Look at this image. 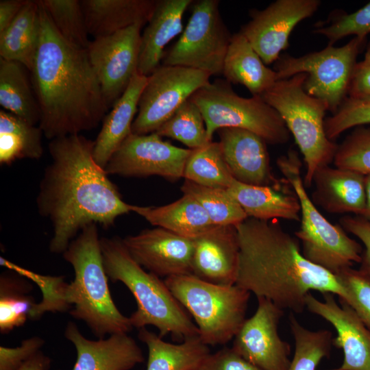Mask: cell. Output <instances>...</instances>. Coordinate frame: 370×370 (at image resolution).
<instances>
[{
  "mask_svg": "<svg viewBox=\"0 0 370 370\" xmlns=\"http://www.w3.org/2000/svg\"><path fill=\"white\" fill-rule=\"evenodd\" d=\"M95 140L80 134L50 140L51 162L39 186V214L53 227L51 252L63 254L76 234L95 223L107 229L131 212L117 187L93 156Z\"/></svg>",
  "mask_w": 370,
  "mask_h": 370,
  "instance_id": "1",
  "label": "cell"
},
{
  "mask_svg": "<svg viewBox=\"0 0 370 370\" xmlns=\"http://www.w3.org/2000/svg\"><path fill=\"white\" fill-rule=\"evenodd\" d=\"M40 37L32 71L38 126L49 140L99 125L109 107L87 50L64 39L38 1Z\"/></svg>",
  "mask_w": 370,
  "mask_h": 370,
  "instance_id": "2",
  "label": "cell"
},
{
  "mask_svg": "<svg viewBox=\"0 0 370 370\" xmlns=\"http://www.w3.org/2000/svg\"><path fill=\"white\" fill-rule=\"evenodd\" d=\"M236 228L239 287L295 313L304 311L306 296L312 291L345 299L337 276L305 258L298 238L275 219L248 217Z\"/></svg>",
  "mask_w": 370,
  "mask_h": 370,
  "instance_id": "3",
  "label": "cell"
},
{
  "mask_svg": "<svg viewBox=\"0 0 370 370\" xmlns=\"http://www.w3.org/2000/svg\"><path fill=\"white\" fill-rule=\"evenodd\" d=\"M97 225L84 227L62 254L75 272L74 280L66 285L64 299L73 306L71 314L103 338L106 334H127L133 326L111 297Z\"/></svg>",
  "mask_w": 370,
  "mask_h": 370,
  "instance_id": "4",
  "label": "cell"
},
{
  "mask_svg": "<svg viewBox=\"0 0 370 370\" xmlns=\"http://www.w3.org/2000/svg\"><path fill=\"white\" fill-rule=\"evenodd\" d=\"M106 274L112 281L123 283L134 297L137 309L130 317L133 328L153 325L159 336L171 334L182 341L199 336V330L183 306L173 295L164 280L147 272L130 256L122 239L101 238Z\"/></svg>",
  "mask_w": 370,
  "mask_h": 370,
  "instance_id": "5",
  "label": "cell"
},
{
  "mask_svg": "<svg viewBox=\"0 0 370 370\" xmlns=\"http://www.w3.org/2000/svg\"><path fill=\"white\" fill-rule=\"evenodd\" d=\"M306 77L299 73L278 80L260 96L277 111L293 136L306 164L304 184L310 187L315 172L333 162L338 145L325 134L327 105L304 90Z\"/></svg>",
  "mask_w": 370,
  "mask_h": 370,
  "instance_id": "6",
  "label": "cell"
},
{
  "mask_svg": "<svg viewBox=\"0 0 370 370\" xmlns=\"http://www.w3.org/2000/svg\"><path fill=\"white\" fill-rule=\"evenodd\" d=\"M277 166L293 188L300 204L299 230L302 254L308 261L336 275L343 269L360 263L362 248L340 224H332L317 210L308 195L301 177V162L293 149L278 158Z\"/></svg>",
  "mask_w": 370,
  "mask_h": 370,
  "instance_id": "7",
  "label": "cell"
},
{
  "mask_svg": "<svg viewBox=\"0 0 370 370\" xmlns=\"http://www.w3.org/2000/svg\"><path fill=\"white\" fill-rule=\"evenodd\" d=\"M164 282L173 295L193 317L200 339L207 345H225L246 319L250 293L236 284H214L190 275Z\"/></svg>",
  "mask_w": 370,
  "mask_h": 370,
  "instance_id": "8",
  "label": "cell"
},
{
  "mask_svg": "<svg viewBox=\"0 0 370 370\" xmlns=\"http://www.w3.org/2000/svg\"><path fill=\"white\" fill-rule=\"evenodd\" d=\"M204 116L208 140L223 127L249 130L272 145L286 143L290 132L277 111L260 95L245 98L231 84L217 79L197 90L190 98Z\"/></svg>",
  "mask_w": 370,
  "mask_h": 370,
  "instance_id": "9",
  "label": "cell"
},
{
  "mask_svg": "<svg viewBox=\"0 0 370 370\" xmlns=\"http://www.w3.org/2000/svg\"><path fill=\"white\" fill-rule=\"evenodd\" d=\"M365 40L355 36L342 47L329 44L319 51L300 57L283 55L275 65L278 80L306 74L305 91L323 101L334 114L347 97L356 58Z\"/></svg>",
  "mask_w": 370,
  "mask_h": 370,
  "instance_id": "10",
  "label": "cell"
},
{
  "mask_svg": "<svg viewBox=\"0 0 370 370\" xmlns=\"http://www.w3.org/2000/svg\"><path fill=\"white\" fill-rule=\"evenodd\" d=\"M191 16L180 38L165 52L162 62L208 72L223 73L232 39L219 11V1H193Z\"/></svg>",
  "mask_w": 370,
  "mask_h": 370,
  "instance_id": "11",
  "label": "cell"
},
{
  "mask_svg": "<svg viewBox=\"0 0 370 370\" xmlns=\"http://www.w3.org/2000/svg\"><path fill=\"white\" fill-rule=\"evenodd\" d=\"M211 76L201 70L161 64L147 77L132 132H156L182 103L210 82Z\"/></svg>",
  "mask_w": 370,
  "mask_h": 370,
  "instance_id": "12",
  "label": "cell"
},
{
  "mask_svg": "<svg viewBox=\"0 0 370 370\" xmlns=\"http://www.w3.org/2000/svg\"><path fill=\"white\" fill-rule=\"evenodd\" d=\"M156 132H132L112 155L105 170L124 177L158 175L175 182L184 177L190 149L176 147Z\"/></svg>",
  "mask_w": 370,
  "mask_h": 370,
  "instance_id": "13",
  "label": "cell"
},
{
  "mask_svg": "<svg viewBox=\"0 0 370 370\" xmlns=\"http://www.w3.org/2000/svg\"><path fill=\"white\" fill-rule=\"evenodd\" d=\"M140 25L94 38L86 50L108 107L123 94L138 72Z\"/></svg>",
  "mask_w": 370,
  "mask_h": 370,
  "instance_id": "14",
  "label": "cell"
},
{
  "mask_svg": "<svg viewBox=\"0 0 370 370\" xmlns=\"http://www.w3.org/2000/svg\"><path fill=\"white\" fill-rule=\"evenodd\" d=\"M257 299L255 313L245 320L232 348L261 370H288L291 346L278 333L284 310L267 298Z\"/></svg>",
  "mask_w": 370,
  "mask_h": 370,
  "instance_id": "15",
  "label": "cell"
},
{
  "mask_svg": "<svg viewBox=\"0 0 370 370\" xmlns=\"http://www.w3.org/2000/svg\"><path fill=\"white\" fill-rule=\"evenodd\" d=\"M319 0H277L262 10L250 11L251 20L240 32L265 64L278 60L288 45L295 26L319 8Z\"/></svg>",
  "mask_w": 370,
  "mask_h": 370,
  "instance_id": "16",
  "label": "cell"
},
{
  "mask_svg": "<svg viewBox=\"0 0 370 370\" xmlns=\"http://www.w3.org/2000/svg\"><path fill=\"white\" fill-rule=\"evenodd\" d=\"M132 258L158 277L193 273L194 238L156 227L122 239Z\"/></svg>",
  "mask_w": 370,
  "mask_h": 370,
  "instance_id": "17",
  "label": "cell"
},
{
  "mask_svg": "<svg viewBox=\"0 0 370 370\" xmlns=\"http://www.w3.org/2000/svg\"><path fill=\"white\" fill-rule=\"evenodd\" d=\"M321 301L310 293L306 308L335 328L337 336L332 345L343 352L342 365L332 370H370V332L358 314L347 303L336 301L334 294H322Z\"/></svg>",
  "mask_w": 370,
  "mask_h": 370,
  "instance_id": "18",
  "label": "cell"
},
{
  "mask_svg": "<svg viewBox=\"0 0 370 370\" xmlns=\"http://www.w3.org/2000/svg\"><path fill=\"white\" fill-rule=\"evenodd\" d=\"M219 143L234 178L242 183L268 186L287 190L286 180H278L271 172L267 142L245 129H219Z\"/></svg>",
  "mask_w": 370,
  "mask_h": 370,
  "instance_id": "19",
  "label": "cell"
},
{
  "mask_svg": "<svg viewBox=\"0 0 370 370\" xmlns=\"http://www.w3.org/2000/svg\"><path fill=\"white\" fill-rule=\"evenodd\" d=\"M194 240L192 275L217 285L236 284L239 261L236 226L214 225Z\"/></svg>",
  "mask_w": 370,
  "mask_h": 370,
  "instance_id": "20",
  "label": "cell"
},
{
  "mask_svg": "<svg viewBox=\"0 0 370 370\" xmlns=\"http://www.w3.org/2000/svg\"><path fill=\"white\" fill-rule=\"evenodd\" d=\"M64 335L77 351L73 370H130L144 360L141 349L127 334H114L106 339L91 341L70 321Z\"/></svg>",
  "mask_w": 370,
  "mask_h": 370,
  "instance_id": "21",
  "label": "cell"
},
{
  "mask_svg": "<svg viewBox=\"0 0 370 370\" xmlns=\"http://www.w3.org/2000/svg\"><path fill=\"white\" fill-rule=\"evenodd\" d=\"M312 201L329 213L362 217L366 206L365 175L354 171L319 168L314 173Z\"/></svg>",
  "mask_w": 370,
  "mask_h": 370,
  "instance_id": "22",
  "label": "cell"
},
{
  "mask_svg": "<svg viewBox=\"0 0 370 370\" xmlns=\"http://www.w3.org/2000/svg\"><path fill=\"white\" fill-rule=\"evenodd\" d=\"M192 0H157L140 37L138 72L148 77L161 64L167 44L183 32L182 18Z\"/></svg>",
  "mask_w": 370,
  "mask_h": 370,
  "instance_id": "23",
  "label": "cell"
},
{
  "mask_svg": "<svg viewBox=\"0 0 370 370\" xmlns=\"http://www.w3.org/2000/svg\"><path fill=\"white\" fill-rule=\"evenodd\" d=\"M147 81V76L137 72L103 119L93 150L94 159L101 168L105 169L112 155L132 133L139 99Z\"/></svg>",
  "mask_w": 370,
  "mask_h": 370,
  "instance_id": "24",
  "label": "cell"
},
{
  "mask_svg": "<svg viewBox=\"0 0 370 370\" xmlns=\"http://www.w3.org/2000/svg\"><path fill=\"white\" fill-rule=\"evenodd\" d=\"M156 0L81 1L88 34L108 36L134 25L148 23Z\"/></svg>",
  "mask_w": 370,
  "mask_h": 370,
  "instance_id": "25",
  "label": "cell"
},
{
  "mask_svg": "<svg viewBox=\"0 0 370 370\" xmlns=\"http://www.w3.org/2000/svg\"><path fill=\"white\" fill-rule=\"evenodd\" d=\"M222 75L230 84L246 87L253 96H260L278 81L275 70L266 66L240 32L232 36Z\"/></svg>",
  "mask_w": 370,
  "mask_h": 370,
  "instance_id": "26",
  "label": "cell"
},
{
  "mask_svg": "<svg viewBox=\"0 0 370 370\" xmlns=\"http://www.w3.org/2000/svg\"><path fill=\"white\" fill-rule=\"evenodd\" d=\"M248 217L259 220L300 221V204L295 192L255 186L235 179L227 188Z\"/></svg>",
  "mask_w": 370,
  "mask_h": 370,
  "instance_id": "27",
  "label": "cell"
},
{
  "mask_svg": "<svg viewBox=\"0 0 370 370\" xmlns=\"http://www.w3.org/2000/svg\"><path fill=\"white\" fill-rule=\"evenodd\" d=\"M131 212L143 217L152 225L182 236L195 238L214 225L200 204L188 195L161 206H130Z\"/></svg>",
  "mask_w": 370,
  "mask_h": 370,
  "instance_id": "28",
  "label": "cell"
},
{
  "mask_svg": "<svg viewBox=\"0 0 370 370\" xmlns=\"http://www.w3.org/2000/svg\"><path fill=\"white\" fill-rule=\"evenodd\" d=\"M138 336L148 347L147 370H198L210 354L208 345L199 336L173 344L143 328Z\"/></svg>",
  "mask_w": 370,
  "mask_h": 370,
  "instance_id": "29",
  "label": "cell"
},
{
  "mask_svg": "<svg viewBox=\"0 0 370 370\" xmlns=\"http://www.w3.org/2000/svg\"><path fill=\"white\" fill-rule=\"evenodd\" d=\"M38 1L27 0L11 25L0 34V58L32 71L40 37Z\"/></svg>",
  "mask_w": 370,
  "mask_h": 370,
  "instance_id": "30",
  "label": "cell"
},
{
  "mask_svg": "<svg viewBox=\"0 0 370 370\" xmlns=\"http://www.w3.org/2000/svg\"><path fill=\"white\" fill-rule=\"evenodd\" d=\"M23 64L0 58V104L32 125L39 124L40 112L32 84Z\"/></svg>",
  "mask_w": 370,
  "mask_h": 370,
  "instance_id": "31",
  "label": "cell"
},
{
  "mask_svg": "<svg viewBox=\"0 0 370 370\" xmlns=\"http://www.w3.org/2000/svg\"><path fill=\"white\" fill-rule=\"evenodd\" d=\"M39 126L6 111L0 110V164L10 165L17 160L39 159L43 154Z\"/></svg>",
  "mask_w": 370,
  "mask_h": 370,
  "instance_id": "32",
  "label": "cell"
},
{
  "mask_svg": "<svg viewBox=\"0 0 370 370\" xmlns=\"http://www.w3.org/2000/svg\"><path fill=\"white\" fill-rule=\"evenodd\" d=\"M184 178L197 184L227 189L234 178L225 160L219 142L211 141L192 149L184 171Z\"/></svg>",
  "mask_w": 370,
  "mask_h": 370,
  "instance_id": "33",
  "label": "cell"
},
{
  "mask_svg": "<svg viewBox=\"0 0 370 370\" xmlns=\"http://www.w3.org/2000/svg\"><path fill=\"white\" fill-rule=\"evenodd\" d=\"M180 189L200 204L216 225L236 226L248 218L227 189L204 186L187 180Z\"/></svg>",
  "mask_w": 370,
  "mask_h": 370,
  "instance_id": "34",
  "label": "cell"
},
{
  "mask_svg": "<svg viewBox=\"0 0 370 370\" xmlns=\"http://www.w3.org/2000/svg\"><path fill=\"white\" fill-rule=\"evenodd\" d=\"M288 320L295 352L288 370H316L322 359L330 355L332 333L328 330L312 331L306 328L293 313Z\"/></svg>",
  "mask_w": 370,
  "mask_h": 370,
  "instance_id": "35",
  "label": "cell"
},
{
  "mask_svg": "<svg viewBox=\"0 0 370 370\" xmlns=\"http://www.w3.org/2000/svg\"><path fill=\"white\" fill-rule=\"evenodd\" d=\"M161 137L181 142L190 149L209 143L206 123L199 107L190 99L156 132Z\"/></svg>",
  "mask_w": 370,
  "mask_h": 370,
  "instance_id": "36",
  "label": "cell"
},
{
  "mask_svg": "<svg viewBox=\"0 0 370 370\" xmlns=\"http://www.w3.org/2000/svg\"><path fill=\"white\" fill-rule=\"evenodd\" d=\"M25 282L3 275L0 282V330L6 334L23 325L32 317L36 307L33 299L27 295Z\"/></svg>",
  "mask_w": 370,
  "mask_h": 370,
  "instance_id": "37",
  "label": "cell"
},
{
  "mask_svg": "<svg viewBox=\"0 0 370 370\" xmlns=\"http://www.w3.org/2000/svg\"><path fill=\"white\" fill-rule=\"evenodd\" d=\"M54 27L69 43L87 49L90 40L84 14L78 0H41Z\"/></svg>",
  "mask_w": 370,
  "mask_h": 370,
  "instance_id": "38",
  "label": "cell"
},
{
  "mask_svg": "<svg viewBox=\"0 0 370 370\" xmlns=\"http://www.w3.org/2000/svg\"><path fill=\"white\" fill-rule=\"evenodd\" d=\"M333 162L338 168L370 174V128L354 130L338 145Z\"/></svg>",
  "mask_w": 370,
  "mask_h": 370,
  "instance_id": "39",
  "label": "cell"
},
{
  "mask_svg": "<svg viewBox=\"0 0 370 370\" xmlns=\"http://www.w3.org/2000/svg\"><path fill=\"white\" fill-rule=\"evenodd\" d=\"M346 292L345 301L370 332V274L349 267L336 275Z\"/></svg>",
  "mask_w": 370,
  "mask_h": 370,
  "instance_id": "40",
  "label": "cell"
},
{
  "mask_svg": "<svg viewBox=\"0 0 370 370\" xmlns=\"http://www.w3.org/2000/svg\"><path fill=\"white\" fill-rule=\"evenodd\" d=\"M370 124V99L347 97L337 111L325 119L327 137L333 140L354 127Z\"/></svg>",
  "mask_w": 370,
  "mask_h": 370,
  "instance_id": "41",
  "label": "cell"
},
{
  "mask_svg": "<svg viewBox=\"0 0 370 370\" xmlns=\"http://www.w3.org/2000/svg\"><path fill=\"white\" fill-rule=\"evenodd\" d=\"M313 32L325 36L330 45L349 35L366 38L370 33V2L354 12L333 16L329 25L319 27Z\"/></svg>",
  "mask_w": 370,
  "mask_h": 370,
  "instance_id": "42",
  "label": "cell"
},
{
  "mask_svg": "<svg viewBox=\"0 0 370 370\" xmlns=\"http://www.w3.org/2000/svg\"><path fill=\"white\" fill-rule=\"evenodd\" d=\"M44 344V341L37 336L23 341L21 345L14 348L0 347V370H18L32 358Z\"/></svg>",
  "mask_w": 370,
  "mask_h": 370,
  "instance_id": "43",
  "label": "cell"
},
{
  "mask_svg": "<svg viewBox=\"0 0 370 370\" xmlns=\"http://www.w3.org/2000/svg\"><path fill=\"white\" fill-rule=\"evenodd\" d=\"M198 370H261L254 365L232 347H224L214 354H210L203 361Z\"/></svg>",
  "mask_w": 370,
  "mask_h": 370,
  "instance_id": "44",
  "label": "cell"
},
{
  "mask_svg": "<svg viewBox=\"0 0 370 370\" xmlns=\"http://www.w3.org/2000/svg\"><path fill=\"white\" fill-rule=\"evenodd\" d=\"M343 229L356 236L364 245L360 270L370 274V223L359 216H344L339 219Z\"/></svg>",
  "mask_w": 370,
  "mask_h": 370,
  "instance_id": "45",
  "label": "cell"
},
{
  "mask_svg": "<svg viewBox=\"0 0 370 370\" xmlns=\"http://www.w3.org/2000/svg\"><path fill=\"white\" fill-rule=\"evenodd\" d=\"M349 97L370 99V64L357 62L351 80Z\"/></svg>",
  "mask_w": 370,
  "mask_h": 370,
  "instance_id": "46",
  "label": "cell"
},
{
  "mask_svg": "<svg viewBox=\"0 0 370 370\" xmlns=\"http://www.w3.org/2000/svg\"><path fill=\"white\" fill-rule=\"evenodd\" d=\"M27 0L0 1V34L11 25Z\"/></svg>",
  "mask_w": 370,
  "mask_h": 370,
  "instance_id": "47",
  "label": "cell"
},
{
  "mask_svg": "<svg viewBox=\"0 0 370 370\" xmlns=\"http://www.w3.org/2000/svg\"><path fill=\"white\" fill-rule=\"evenodd\" d=\"M50 365V358L40 350L27 360L18 370H48Z\"/></svg>",
  "mask_w": 370,
  "mask_h": 370,
  "instance_id": "48",
  "label": "cell"
},
{
  "mask_svg": "<svg viewBox=\"0 0 370 370\" xmlns=\"http://www.w3.org/2000/svg\"><path fill=\"white\" fill-rule=\"evenodd\" d=\"M366 206L363 215L361 217L370 223V174L365 175Z\"/></svg>",
  "mask_w": 370,
  "mask_h": 370,
  "instance_id": "49",
  "label": "cell"
},
{
  "mask_svg": "<svg viewBox=\"0 0 370 370\" xmlns=\"http://www.w3.org/2000/svg\"><path fill=\"white\" fill-rule=\"evenodd\" d=\"M365 63L369 64H370V46L368 48L365 55V58L362 60Z\"/></svg>",
  "mask_w": 370,
  "mask_h": 370,
  "instance_id": "50",
  "label": "cell"
}]
</instances>
